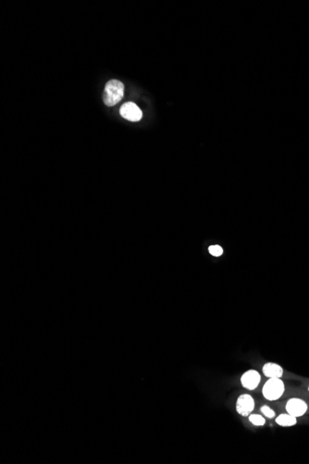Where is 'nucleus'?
Masks as SVG:
<instances>
[{"label":"nucleus","instance_id":"obj_10","mask_svg":"<svg viewBox=\"0 0 309 464\" xmlns=\"http://www.w3.org/2000/svg\"><path fill=\"white\" fill-rule=\"evenodd\" d=\"M260 410H261V412H262L263 414L266 416V418H268V419L275 418V415H276L275 414V411H274L272 408H270L268 406H266V405L262 406L261 408H260Z\"/></svg>","mask_w":309,"mask_h":464},{"label":"nucleus","instance_id":"obj_9","mask_svg":"<svg viewBox=\"0 0 309 464\" xmlns=\"http://www.w3.org/2000/svg\"><path fill=\"white\" fill-rule=\"evenodd\" d=\"M248 419L256 426H263L266 423V420L262 415L250 414L248 416Z\"/></svg>","mask_w":309,"mask_h":464},{"label":"nucleus","instance_id":"obj_7","mask_svg":"<svg viewBox=\"0 0 309 464\" xmlns=\"http://www.w3.org/2000/svg\"><path fill=\"white\" fill-rule=\"evenodd\" d=\"M264 375L268 378H282L284 375V369L280 365L274 362H268L262 368Z\"/></svg>","mask_w":309,"mask_h":464},{"label":"nucleus","instance_id":"obj_3","mask_svg":"<svg viewBox=\"0 0 309 464\" xmlns=\"http://www.w3.org/2000/svg\"><path fill=\"white\" fill-rule=\"evenodd\" d=\"M285 408L289 414L298 418V417L303 416L308 411V406L302 398L292 397L288 400V402L286 403Z\"/></svg>","mask_w":309,"mask_h":464},{"label":"nucleus","instance_id":"obj_2","mask_svg":"<svg viewBox=\"0 0 309 464\" xmlns=\"http://www.w3.org/2000/svg\"><path fill=\"white\" fill-rule=\"evenodd\" d=\"M285 384L282 378H268L262 388V394L266 400L275 401L284 394Z\"/></svg>","mask_w":309,"mask_h":464},{"label":"nucleus","instance_id":"obj_8","mask_svg":"<svg viewBox=\"0 0 309 464\" xmlns=\"http://www.w3.org/2000/svg\"><path fill=\"white\" fill-rule=\"evenodd\" d=\"M276 422L282 427L294 426L297 423V418L287 412L278 415L276 418Z\"/></svg>","mask_w":309,"mask_h":464},{"label":"nucleus","instance_id":"obj_1","mask_svg":"<svg viewBox=\"0 0 309 464\" xmlns=\"http://www.w3.org/2000/svg\"><path fill=\"white\" fill-rule=\"evenodd\" d=\"M124 96V85L120 81H108L106 84L104 93H103V101L106 105L108 107L116 105L118 103Z\"/></svg>","mask_w":309,"mask_h":464},{"label":"nucleus","instance_id":"obj_4","mask_svg":"<svg viewBox=\"0 0 309 464\" xmlns=\"http://www.w3.org/2000/svg\"><path fill=\"white\" fill-rule=\"evenodd\" d=\"M122 117L130 122H139L142 117V111L134 102H127L120 107Z\"/></svg>","mask_w":309,"mask_h":464},{"label":"nucleus","instance_id":"obj_11","mask_svg":"<svg viewBox=\"0 0 309 464\" xmlns=\"http://www.w3.org/2000/svg\"><path fill=\"white\" fill-rule=\"evenodd\" d=\"M210 253L211 255H213V256H215V257H220V256L222 255V248L220 247V246H218V245H216V246H211V247H210Z\"/></svg>","mask_w":309,"mask_h":464},{"label":"nucleus","instance_id":"obj_6","mask_svg":"<svg viewBox=\"0 0 309 464\" xmlns=\"http://www.w3.org/2000/svg\"><path fill=\"white\" fill-rule=\"evenodd\" d=\"M261 376L256 370H248L241 376V384L248 390H254L260 384Z\"/></svg>","mask_w":309,"mask_h":464},{"label":"nucleus","instance_id":"obj_12","mask_svg":"<svg viewBox=\"0 0 309 464\" xmlns=\"http://www.w3.org/2000/svg\"><path fill=\"white\" fill-rule=\"evenodd\" d=\"M308 391H309V386H308Z\"/></svg>","mask_w":309,"mask_h":464},{"label":"nucleus","instance_id":"obj_5","mask_svg":"<svg viewBox=\"0 0 309 464\" xmlns=\"http://www.w3.org/2000/svg\"><path fill=\"white\" fill-rule=\"evenodd\" d=\"M254 408V400L253 397L248 394H244L238 397L236 402V410L239 414L244 417H248L253 412Z\"/></svg>","mask_w":309,"mask_h":464}]
</instances>
